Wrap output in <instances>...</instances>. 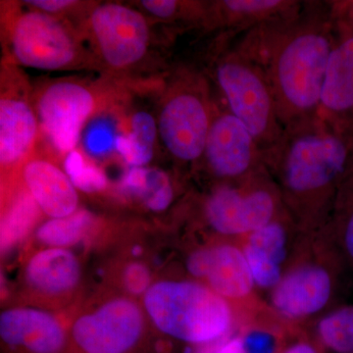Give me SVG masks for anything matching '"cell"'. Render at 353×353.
Instances as JSON below:
<instances>
[{"instance_id":"obj_1","label":"cell","mask_w":353,"mask_h":353,"mask_svg":"<svg viewBox=\"0 0 353 353\" xmlns=\"http://www.w3.org/2000/svg\"><path fill=\"white\" fill-rule=\"evenodd\" d=\"M243 44L263 67L284 129L319 112L338 31L332 6L309 4L259 25Z\"/></svg>"},{"instance_id":"obj_19","label":"cell","mask_w":353,"mask_h":353,"mask_svg":"<svg viewBox=\"0 0 353 353\" xmlns=\"http://www.w3.org/2000/svg\"><path fill=\"white\" fill-rule=\"evenodd\" d=\"M19 181L50 219L68 217L78 211V190L67 172L52 160L34 153L23 166Z\"/></svg>"},{"instance_id":"obj_14","label":"cell","mask_w":353,"mask_h":353,"mask_svg":"<svg viewBox=\"0 0 353 353\" xmlns=\"http://www.w3.org/2000/svg\"><path fill=\"white\" fill-rule=\"evenodd\" d=\"M82 279L75 253L69 248H43L32 253L23 267V296L30 306L58 310L75 299Z\"/></svg>"},{"instance_id":"obj_6","label":"cell","mask_w":353,"mask_h":353,"mask_svg":"<svg viewBox=\"0 0 353 353\" xmlns=\"http://www.w3.org/2000/svg\"><path fill=\"white\" fill-rule=\"evenodd\" d=\"M112 83L59 78L32 88L41 131L59 152H74L90 119L124 101L125 90Z\"/></svg>"},{"instance_id":"obj_15","label":"cell","mask_w":353,"mask_h":353,"mask_svg":"<svg viewBox=\"0 0 353 353\" xmlns=\"http://www.w3.org/2000/svg\"><path fill=\"white\" fill-rule=\"evenodd\" d=\"M201 163L216 183L243 180L266 167L254 137L229 109L216 111Z\"/></svg>"},{"instance_id":"obj_12","label":"cell","mask_w":353,"mask_h":353,"mask_svg":"<svg viewBox=\"0 0 353 353\" xmlns=\"http://www.w3.org/2000/svg\"><path fill=\"white\" fill-rule=\"evenodd\" d=\"M99 70L122 75L137 68L150 48V23L141 11L116 2L95 4L80 28Z\"/></svg>"},{"instance_id":"obj_9","label":"cell","mask_w":353,"mask_h":353,"mask_svg":"<svg viewBox=\"0 0 353 353\" xmlns=\"http://www.w3.org/2000/svg\"><path fill=\"white\" fill-rule=\"evenodd\" d=\"M150 327L138 299L108 296L70 322L68 353H150Z\"/></svg>"},{"instance_id":"obj_10","label":"cell","mask_w":353,"mask_h":353,"mask_svg":"<svg viewBox=\"0 0 353 353\" xmlns=\"http://www.w3.org/2000/svg\"><path fill=\"white\" fill-rule=\"evenodd\" d=\"M215 112L206 81L192 71L176 74L157 117L160 143L176 162L201 163Z\"/></svg>"},{"instance_id":"obj_8","label":"cell","mask_w":353,"mask_h":353,"mask_svg":"<svg viewBox=\"0 0 353 353\" xmlns=\"http://www.w3.org/2000/svg\"><path fill=\"white\" fill-rule=\"evenodd\" d=\"M285 211L280 190L266 167L243 180L215 183L201 203L209 236L240 243Z\"/></svg>"},{"instance_id":"obj_26","label":"cell","mask_w":353,"mask_h":353,"mask_svg":"<svg viewBox=\"0 0 353 353\" xmlns=\"http://www.w3.org/2000/svg\"><path fill=\"white\" fill-rule=\"evenodd\" d=\"M94 224L92 213L78 210L68 217L46 221L37 229L36 238L46 248H69L83 241Z\"/></svg>"},{"instance_id":"obj_18","label":"cell","mask_w":353,"mask_h":353,"mask_svg":"<svg viewBox=\"0 0 353 353\" xmlns=\"http://www.w3.org/2000/svg\"><path fill=\"white\" fill-rule=\"evenodd\" d=\"M336 23L338 38L327 67L318 114L339 131L353 136V30L338 20Z\"/></svg>"},{"instance_id":"obj_4","label":"cell","mask_w":353,"mask_h":353,"mask_svg":"<svg viewBox=\"0 0 353 353\" xmlns=\"http://www.w3.org/2000/svg\"><path fill=\"white\" fill-rule=\"evenodd\" d=\"M141 301L158 334L196 350L214 347L240 327L231 303L188 276L154 281Z\"/></svg>"},{"instance_id":"obj_7","label":"cell","mask_w":353,"mask_h":353,"mask_svg":"<svg viewBox=\"0 0 353 353\" xmlns=\"http://www.w3.org/2000/svg\"><path fill=\"white\" fill-rule=\"evenodd\" d=\"M214 76L230 112L252 132L263 154L277 145L285 129L261 64L243 46L216 59Z\"/></svg>"},{"instance_id":"obj_3","label":"cell","mask_w":353,"mask_h":353,"mask_svg":"<svg viewBox=\"0 0 353 353\" xmlns=\"http://www.w3.org/2000/svg\"><path fill=\"white\" fill-rule=\"evenodd\" d=\"M347 274V265L328 228L303 233L284 275L266 296L267 303L290 327L307 328L340 305Z\"/></svg>"},{"instance_id":"obj_25","label":"cell","mask_w":353,"mask_h":353,"mask_svg":"<svg viewBox=\"0 0 353 353\" xmlns=\"http://www.w3.org/2000/svg\"><path fill=\"white\" fill-rule=\"evenodd\" d=\"M294 1L282 0H225L214 4L218 20L230 25L267 22L281 17L296 8Z\"/></svg>"},{"instance_id":"obj_33","label":"cell","mask_w":353,"mask_h":353,"mask_svg":"<svg viewBox=\"0 0 353 353\" xmlns=\"http://www.w3.org/2000/svg\"><path fill=\"white\" fill-rule=\"evenodd\" d=\"M336 20L353 30V1H338L331 4Z\"/></svg>"},{"instance_id":"obj_24","label":"cell","mask_w":353,"mask_h":353,"mask_svg":"<svg viewBox=\"0 0 353 353\" xmlns=\"http://www.w3.org/2000/svg\"><path fill=\"white\" fill-rule=\"evenodd\" d=\"M2 199V246L21 240L39 219L41 211L31 194L19 183L15 190Z\"/></svg>"},{"instance_id":"obj_2","label":"cell","mask_w":353,"mask_h":353,"mask_svg":"<svg viewBox=\"0 0 353 353\" xmlns=\"http://www.w3.org/2000/svg\"><path fill=\"white\" fill-rule=\"evenodd\" d=\"M352 154L353 136L319 114L285 129L277 145L264 152L285 210L303 233L326 225Z\"/></svg>"},{"instance_id":"obj_31","label":"cell","mask_w":353,"mask_h":353,"mask_svg":"<svg viewBox=\"0 0 353 353\" xmlns=\"http://www.w3.org/2000/svg\"><path fill=\"white\" fill-rule=\"evenodd\" d=\"M280 353H327L307 328L290 339Z\"/></svg>"},{"instance_id":"obj_27","label":"cell","mask_w":353,"mask_h":353,"mask_svg":"<svg viewBox=\"0 0 353 353\" xmlns=\"http://www.w3.org/2000/svg\"><path fill=\"white\" fill-rule=\"evenodd\" d=\"M66 172L77 189L85 192H97L105 188L108 181L104 174L94 165L88 163L78 152H70Z\"/></svg>"},{"instance_id":"obj_22","label":"cell","mask_w":353,"mask_h":353,"mask_svg":"<svg viewBox=\"0 0 353 353\" xmlns=\"http://www.w3.org/2000/svg\"><path fill=\"white\" fill-rule=\"evenodd\" d=\"M157 139V120L150 113L139 111L130 120L129 131L115 139L116 150L132 168L145 167L152 160Z\"/></svg>"},{"instance_id":"obj_13","label":"cell","mask_w":353,"mask_h":353,"mask_svg":"<svg viewBox=\"0 0 353 353\" xmlns=\"http://www.w3.org/2000/svg\"><path fill=\"white\" fill-rule=\"evenodd\" d=\"M18 66L3 60L0 83L1 196L19 185L20 172L36 153L41 126L32 88Z\"/></svg>"},{"instance_id":"obj_21","label":"cell","mask_w":353,"mask_h":353,"mask_svg":"<svg viewBox=\"0 0 353 353\" xmlns=\"http://www.w3.org/2000/svg\"><path fill=\"white\" fill-rule=\"evenodd\" d=\"M353 276V154L343 174L326 225Z\"/></svg>"},{"instance_id":"obj_28","label":"cell","mask_w":353,"mask_h":353,"mask_svg":"<svg viewBox=\"0 0 353 353\" xmlns=\"http://www.w3.org/2000/svg\"><path fill=\"white\" fill-rule=\"evenodd\" d=\"M139 6L148 14L159 20H174L181 17L185 12H208L204 6L196 2L176 1V0H143L139 2Z\"/></svg>"},{"instance_id":"obj_23","label":"cell","mask_w":353,"mask_h":353,"mask_svg":"<svg viewBox=\"0 0 353 353\" xmlns=\"http://www.w3.org/2000/svg\"><path fill=\"white\" fill-rule=\"evenodd\" d=\"M307 329L327 353H353V303L336 306Z\"/></svg>"},{"instance_id":"obj_16","label":"cell","mask_w":353,"mask_h":353,"mask_svg":"<svg viewBox=\"0 0 353 353\" xmlns=\"http://www.w3.org/2000/svg\"><path fill=\"white\" fill-rule=\"evenodd\" d=\"M303 232L285 210L241 241L256 289L268 296L279 284Z\"/></svg>"},{"instance_id":"obj_32","label":"cell","mask_w":353,"mask_h":353,"mask_svg":"<svg viewBox=\"0 0 353 353\" xmlns=\"http://www.w3.org/2000/svg\"><path fill=\"white\" fill-rule=\"evenodd\" d=\"M196 353H245L238 331L214 347L197 350Z\"/></svg>"},{"instance_id":"obj_11","label":"cell","mask_w":353,"mask_h":353,"mask_svg":"<svg viewBox=\"0 0 353 353\" xmlns=\"http://www.w3.org/2000/svg\"><path fill=\"white\" fill-rule=\"evenodd\" d=\"M185 275L232 304L243 323L273 312L259 294L240 241L209 236L185 255Z\"/></svg>"},{"instance_id":"obj_30","label":"cell","mask_w":353,"mask_h":353,"mask_svg":"<svg viewBox=\"0 0 353 353\" xmlns=\"http://www.w3.org/2000/svg\"><path fill=\"white\" fill-rule=\"evenodd\" d=\"M23 3L30 8L57 16V17L65 18V19H68L67 18L68 14L78 12L83 7L90 6V3L85 4V2L74 1V0H29Z\"/></svg>"},{"instance_id":"obj_20","label":"cell","mask_w":353,"mask_h":353,"mask_svg":"<svg viewBox=\"0 0 353 353\" xmlns=\"http://www.w3.org/2000/svg\"><path fill=\"white\" fill-rule=\"evenodd\" d=\"M122 189L154 212L168 209L175 201L176 190L170 176L157 168L132 167L122 180Z\"/></svg>"},{"instance_id":"obj_5","label":"cell","mask_w":353,"mask_h":353,"mask_svg":"<svg viewBox=\"0 0 353 353\" xmlns=\"http://www.w3.org/2000/svg\"><path fill=\"white\" fill-rule=\"evenodd\" d=\"M1 6L6 61L48 71L99 69L94 55L85 46L80 28L71 21L27 6V9H22L15 2Z\"/></svg>"},{"instance_id":"obj_29","label":"cell","mask_w":353,"mask_h":353,"mask_svg":"<svg viewBox=\"0 0 353 353\" xmlns=\"http://www.w3.org/2000/svg\"><path fill=\"white\" fill-rule=\"evenodd\" d=\"M121 283L125 294L136 297L143 296L152 285V274L145 264L132 262L128 264L121 273Z\"/></svg>"},{"instance_id":"obj_17","label":"cell","mask_w":353,"mask_h":353,"mask_svg":"<svg viewBox=\"0 0 353 353\" xmlns=\"http://www.w3.org/2000/svg\"><path fill=\"white\" fill-rule=\"evenodd\" d=\"M2 353H68V326L50 311L18 306L0 315Z\"/></svg>"}]
</instances>
